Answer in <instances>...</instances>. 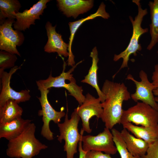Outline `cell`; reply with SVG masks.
Returning <instances> with one entry per match:
<instances>
[{"label": "cell", "instance_id": "obj_31", "mask_svg": "<svg viewBox=\"0 0 158 158\" xmlns=\"http://www.w3.org/2000/svg\"><path fill=\"white\" fill-rule=\"evenodd\" d=\"M157 53L158 54V51H157Z\"/></svg>", "mask_w": 158, "mask_h": 158}, {"label": "cell", "instance_id": "obj_20", "mask_svg": "<svg viewBox=\"0 0 158 158\" xmlns=\"http://www.w3.org/2000/svg\"><path fill=\"white\" fill-rule=\"evenodd\" d=\"M122 125L123 128L131 132L135 137L149 144L158 139V124L149 127L138 126L130 122L124 123Z\"/></svg>", "mask_w": 158, "mask_h": 158}, {"label": "cell", "instance_id": "obj_2", "mask_svg": "<svg viewBox=\"0 0 158 158\" xmlns=\"http://www.w3.org/2000/svg\"><path fill=\"white\" fill-rule=\"evenodd\" d=\"M36 126L30 123L22 133L15 138L8 141L6 154L15 158H32L39 154L47 146L42 143L35 136Z\"/></svg>", "mask_w": 158, "mask_h": 158}, {"label": "cell", "instance_id": "obj_1", "mask_svg": "<svg viewBox=\"0 0 158 158\" xmlns=\"http://www.w3.org/2000/svg\"><path fill=\"white\" fill-rule=\"evenodd\" d=\"M101 90L106 99L102 103L103 112L101 118L105 127L111 130L116 124H120L123 102L130 99V95L124 83L107 80L104 82Z\"/></svg>", "mask_w": 158, "mask_h": 158}, {"label": "cell", "instance_id": "obj_3", "mask_svg": "<svg viewBox=\"0 0 158 158\" xmlns=\"http://www.w3.org/2000/svg\"><path fill=\"white\" fill-rule=\"evenodd\" d=\"M132 1L138 6V13L134 19L131 16H129L133 26V31L128 45L125 50L119 54L114 55L113 58L114 61H116L121 59H123L121 66L116 73L122 68L128 67V62L131 55L133 54L136 56V52L141 50L142 47L139 43V39L142 35L148 31V28H143L141 27L143 17L148 13L147 9L142 8L140 0H133Z\"/></svg>", "mask_w": 158, "mask_h": 158}, {"label": "cell", "instance_id": "obj_14", "mask_svg": "<svg viewBox=\"0 0 158 158\" xmlns=\"http://www.w3.org/2000/svg\"><path fill=\"white\" fill-rule=\"evenodd\" d=\"M56 25L52 26L49 21H47L46 23L45 27L48 40L44 47V51L48 53L56 52L59 56L68 57V44L65 43L61 35L56 32Z\"/></svg>", "mask_w": 158, "mask_h": 158}, {"label": "cell", "instance_id": "obj_18", "mask_svg": "<svg viewBox=\"0 0 158 158\" xmlns=\"http://www.w3.org/2000/svg\"><path fill=\"white\" fill-rule=\"evenodd\" d=\"M120 132L128 150L133 155L141 158L146 154L149 146L148 142L134 136L125 128Z\"/></svg>", "mask_w": 158, "mask_h": 158}, {"label": "cell", "instance_id": "obj_23", "mask_svg": "<svg viewBox=\"0 0 158 158\" xmlns=\"http://www.w3.org/2000/svg\"><path fill=\"white\" fill-rule=\"evenodd\" d=\"M21 7V4L18 0H0V25L7 18L15 19L13 14L19 12Z\"/></svg>", "mask_w": 158, "mask_h": 158}, {"label": "cell", "instance_id": "obj_24", "mask_svg": "<svg viewBox=\"0 0 158 158\" xmlns=\"http://www.w3.org/2000/svg\"><path fill=\"white\" fill-rule=\"evenodd\" d=\"M111 133L115 145L121 158H141L133 156L129 152L120 132L113 128L111 129Z\"/></svg>", "mask_w": 158, "mask_h": 158}, {"label": "cell", "instance_id": "obj_15", "mask_svg": "<svg viewBox=\"0 0 158 158\" xmlns=\"http://www.w3.org/2000/svg\"><path fill=\"white\" fill-rule=\"evenodd\" d=\"M59 10L66 17L76 18L90 11L93 6L92 0H57Z\"/></svg>", "mask_w": 158, "mask_h": 158}, {"label": "cell", "instance_id": "obj_19", "mask_svg": "<svg viewBox=\"0 0 158 158\" xmlns=\"http://www.w3.org/2000/svg\"><path fill=\"white\" fill-rule=\"evenodd\" d=\"M92 59V64L87 75L81 82L89 84L95 89L99 98L102 103L104 102L106 99L105 94L101 90L98 85L97 71L98 68L97 64L99 60L98 52L96 47H94L90 55Z\"/></svg>", "mask_w": 158, "mask_h": 158}, {"label": "cell", "instance_id": "obj_9", "mask_svg": "<svg viewBox=\"0 0 158 158\" xmlns=\"http://www.w3.org/2000/svg\"><path fill=\"white\" fill-rule=\"evenodd\" d=\"M15 22V19L7 18L0 25V49L20 56L16 47L23 44L24 37L20 31L12 28Z\"/></svg>", "mask_w": 158, "mask_h": 158}, {"label": "cell", "instance_id": "obj_21", "mask_svg": "<svg viewBox=\"0 0 158 158\" xmlns=\"http://www.w3.org/2000/svg\"><path fill=\"white\" fill-rule=\"evenodd\" d=\"M22 108L15 101L10 99L0 107V123L9 122L21 118Z\"/></svg>", "mask_w": 158, "mask_h": 158}, {"label": "cell", "instance_id": "obj_12", "mask_svg": "<svg viewBox=\"0 0 158 158\" xmlns=\"http://www.w3.org/2000/svg\"><path fill=\"white\" fill-rule=\"evenodd\" d=\"M20 68V66H15L11 68L8 73L4 71L0 75L2 84L0 94V107L3 106L7 100L10 99L15 101L18 104L30 100L31 96L28 90H22L17 92L13 90L10 85L12 75Z\"/></svg>", "mask_w": 158, "mask_h": 158}, {"label": "cell", "instance_id": "obj_17", "mask_svg": "<svg viewBox=\"0 0 158 158\" xmlns=\"http://www.w3.org/2000/svg\"><path fill=\"white\" fill-rule=\"evenodd\" d=\"M31 120L22 118L4 123H0V138H4L8 141L20 135Z\"/></svg>", "mask_w": 158, "mask_h": 158}, {"label": "cell", "instance_id": "obj_4", "mask_svg": "<svg viewBox=\"0 0 158 158\" xmlns=\"http://www.w3.org/2000/svg\"><path fill=\"white\" fill-rule=\"evenodd\" d=\"M65 116L64 122L57 124L60 133L57 140L60 143L63 140L64 141L63 148L66 152V158H74L84 131L81 130V134L79 133L78 126L80 118L75 111L72 113L71 118L69 119L67 109Z\"/></svg>", "mask_w": 158, "mask_h": 158}, {"label": "cell", "instance_id": "obj_26", "mask_svg": "<svg viewBox=\"0 0 158 158\" xmlns=\"http://www.w3.org/2000/svg\"><path fill=\"white\" fill-rule=\"evenodd\" d=\"M141 158H158V139L149 144L146 154Z\"/></svg>", "mask_w": 158, "mask_h": 158}, {"label": "cell", "instance_id": "obj_10", "mask_svg": "<svg viewBox=\"0 0 158 158\" xmlns=\"http://www.w3.org/2000/svg\"><path fill=\"white\" fill-rule=\"evenodd\" d=\"M139 75L140 81L135 79L130 74L126 79L132 81L136 86L135 92L130 95L131 98L135 102L141 101L158 111V103L155 100L153 93V90L156 89V87L149 81L147 74L144 71H140Z\"/></svg>", "mask_w": 158, "mask_h": 158}, {"label": "cell", "instance_id": "obj_30", "mask_svg": "<svg viewBox=\"0 0 158 158\" xmlns=\"http://www.w3.org/2000/svg\"><path fill=\"white\" fill-rule=\"evenodd\" d=\"M154 98L155 101L158 103V97H155Z\"/></svg>", "mask_w": 158, "mask_h": 158}, {"label": "cell", "instance_id": "obj_28", "mask_svg": "<svg viewBox=\"0 0 158 158\" xmlns=\"http://www.w3.org/2000/svg\"><path fill=\"white\" fill-rule=\"evenodd\" d=\"M152 83L156 88L153 90V94L158 97V64H156L154 66V71L152 73Z\"/></svg>", "mask_w": 158, "mask_h": 158}, {"label": "cell", "instance_id": "obj_8", "mask_svg": "<svg viewBox=\"0 0 158 158\" xmlns=\"http://www.w3.org/2000/svg\"><path fill=\"white\" fill-rule=\"evenodd\" d=\"M109 130L105 127L96 136L83 135L81 141L83 150L85 152L92 150L104 152L110 155L116 154L117 150Z\"/></svg>", "mask_w": 158, "mask_h": 158}, {"label": "cell", "instance_id": "obj_13", "mask_svg": "<svg viewBox=\"0 0 158 158\" xmlns=\"http://www.w3.org/2000/svg\"><path fill=\"white\" fill-rule=\"evenodd\" d=\"M49 0H40L34 4L29 9H26L22 12H19L13 14L16 20L13 24L14 28L18 30L25 31L32 25H35L36 19H40L47 7V4Z\"/></svg>", "mask_w": 158, "mask_h": 158}, {"label": "cell", "instance_id": "obj_27", "mask_svg": "<svg viewBox=\"0 0 158 158\" xmlns=\"http://www.w3.org/2000/svg\"><path fill=\"white\" fill-rule=\"evenodd\" d=\"M85 158H112L110 154L102 152L92 150L86 152Z\"/></svg>", "mask_w": 158, "mask_h": 158}, {"label": "cell", "instance_id": "obj_22", "mask_svg": "<svg viewBox=\"0 0 158 158\" xmlns=\"http://www.w3.org/2000/svg\"><path fill=\"white\" fill-rule=\"evenodd\" d=\"M151 23L149 25L151 40L147 46V49L150 50L158 42V0L150 1Z\"/></svg>", "mask_w": 158, "mask_h": 158}, {"label": "cell", "instance_id": "obj_16", "mask_svg": "<svg viewBox=\"0 0 158 158\" xmlns=\"http://www.w3.org/2000/svg\"><path fill=\"white\" fill-rule=\"evenodd\" d=\"M105 7V4L104 2H102L96 12L94 13L91 14L84 18L68 23L70 32L68 48L69 56L67 60V65L68 66L73 67L75 65L74 56L72 51V45L75 32L80 26L87 20H92L97 17H101L104 19H108L110 17V16L109 14L106 11Z\"/></svg>", "mask_w": 158, "mask_h": 158}, {"label": "cell", "instance_id": "obj_25", "mask_svg": "<svg viewBox=\"0 0 158 158\" xmlns=\"http://www.w3.org/2000/svg\"><path fill=\"white\" fill-rule=\"evenodd\" d=\"M17 59L16 54L1 50L0 51V75L5 69L14 67Z\"/></svg>", "mask_w": 158, "mask_h": 158}, {"label": "cell", "instance_id": "obj_6", "mask_svg": "<svg viewBox=\"0 0 158 158\" xmlns=\"http://www.w3.org/2000/svg\"><path fill=\"white\" fill-rule=\"evenodd\" d=\"M36 82L41 95L38 97L41 107V109L38 112V115L42 116L43 122L41 134L47 140H52L54 139V135L49 128L50 122L53 121L58 124L61 121V118L65 116L66 114L63 110L57 111L52 107L47 98L49 89L45 88L39 80Z\"/></svg>", "mask_w": 158, "mask_h": 158}, {"label": "cell", "instance_id": "obj_5", "mask_svg": "<svg viewBox=\"0 0 158 158\" xmlns=\"http://www.w3.org/2000/svg\"><path fill=\"white\" fill-rule=\"evenodd\" d=\"M82 61L77 63L67 72L65 71L66 64L64 61L62 72L59 75L54 77L51 73L47 79L39 81L45 88L48 89L52 87L65 88L70 93L69 95L73 97L81 105L85 100V96L83 94L82 87L76 84L72 73L77 66Z\"/></svg>", "mask_w": 158, "mask_h": 158}, {"label": "cell", "instance_id": "obj_7", "mask_svg": "<svg viewBox=\"0 0 158 158\" xmlns=\"http://www.w3.org/2000/svg\"><path fill=\"white\" fill-rule=\"evenodd\" d=\"M130 122L144 127L158 124V111L143 102H137L134 106L123 110L120 124Z\"/></svg>", "mask_w": 158, "mask_h": 158}, {"label": "cell", "instance_id": "obj_29", "mask_svg": "<svg viewBox=\"0 0 158 158\" xmlns=\"http://www.w3.org/2000/svg\"><path fill=\"white\" fill-rule=\"evenodd\" d=\"M82 142L81 141H79L78 143V151L79 152V158H85L86 152L84 151L82 148Z\"/></svg>", "mask_w": 158, "mask_h": 158}, {"label": "cell", "instance_id": "obj_11", "mask_svg": "<svg viewBox=\"0 0 158 158\" xmlns=\"http://www.w3.org/2000/svg\"><path fill=\"white\" fill-rule=\"evenodd\" d=\"M74 109L81 119L82 123L81 130L90 133L92 129L89 125V120L95 116L101 118L103 112L102 103L99 98H96L89 93L85 96V99L82 104Z\"/></svg>", "mask_w": 158, "mask_h": 158}]
</instances>
